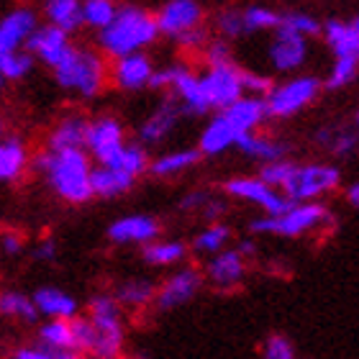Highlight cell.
I'll return each mask as SVG.
<instances>
[{"label": "cell", "instance_id": "18", "mask_svg": "<svg viewBox=\"0 0 359 359\" xmlns=\"http://www.w3.org/2000/svg\"><path fill=\"white\" fill-rule=\"evenodd\" d=\"M41 26L39 13L29 6H18L0 18V52L26 49L34 31Z\"/></svg>", "mask_w": 359, "mask_h": 359}, {"label": "cell", "instance_id": "38", "mask_svg": "<svg viewBox=\"0 0 359 359\" xmlns=\"http://www.w3.org/2000/svg\"><path fill=\"white\" fill-rule=\"evenodd\" d=\"M231 239V229L226 224H210L208 229H203L193 241V249L198 255H218L224 252L226 241Z\"/></svg>", "mask_w": 359, "mask_h": 359}, {"label": "cell", "instance_id": "47", "mask_svg": "<svg viewBox=\"0 0 359 359\" xmlns=\"http://www.w3.org/2000/svg\"><path fill=\"white\" fill-rule=\"evenodd\" d=\"M72 329H75L77 349L90 352V349H93V341H95V326H93V321H72Z\"/></svg>", "mask_w": 359, "mask_h": 359}, {"label": "cell", "instance_id": "51", "mask_svg": "<svg viewBox=\"0 0 359 359\" xmlns=\"http://www.w3.org/2000/svg\"><path fill=\"white\" fill-rule=\"evenodd\" d=\"M3 249H6V255H18L21 252V239L8 233V236H3Z\"/></svg>", "mask_w": 359, "mask_h": 359}, {"label": "cell", "instance_id": "53", "mask_svg": "<svg viewBox=\"0 0 359 359\" xmlns=\"http://www.w3.org/2000/svg\"><path fill=\"white\" fill-rule=\"evenodd\" d=\"M54 359H80V354H75V349H57Z\"/></svg>", "mask_w": 359, "mask_h": 359}, {"label": "cell", "instance_id": "22", "mask_svg": "<svg viewBox=\"0 0 359 359\" xmlns=\"http://www.w3.org/2000/svg\"><path fill=\"white\" fill-rule=\"evenodd\" d=\"M159 236L157 218L136 213V216H123L113 221L108 229V239L113 244H149Z\"/></svg>", "mask_w": 359, "mask_h": 359}, {"label": "cell", "instance_id": "5", "mask_svg": "<svg viewBox=\"0 0 359 359\" xmlns=\"http://www.w3.org/2000/svg\"><path fill=\"white\" fill-rule=\"evenodd\" d=\"M159 34L182 49V52H203L208 44L210 31L205 26V8L201 0H165L154 11Z\"/></svg>", "mask_w": 359, "mask_h": 359}, {"label": "cell", "instance_id": "6", "mask_svg": "<svg viewBox=\"0 0 359 359\" xmlns=\"http://www.w3.org/2000/svg\"><path fill=\"white\" fill-rule=\"evenodd\" d=\"M323 77L311 75V72H295V75H285L272 85L264 103H267L269 121H287L308 111L311 105L321 97L323 93Z\"/></svg>", "mask_w": 359, "mask_h": 359}, {"label": "cell", "instance_id": "1", "mask_svg": "<svg viewBox=\"0 0 359 359\" xmlns=\"http://www.w3.org/2000/svg\"><path fill=\"white\" fill-rule=\"evenodd\" d=\"M159 23L157 13H151L149 8L139 3H121L118 13L103 31L95 34V46L108 57H123V54L147 52L149 46L157 44Z\"/></svg>", "mask_w": 359, "mask_h": 359}, {"label": "cell", "instance_id": "44", "mask_svg": "<svg viewBox=\"0 0 359 359\" xmlns=\"http://www.w3.org/2000/svg\"><path fill=\"white\" fill-rule=\"evenodd\" d=\"M292 162L290 157L287 159H277V162H267V165H262V170H259V177L264 180V182H269L272 187H280L283 190L285 185V180L290 177L292 172Z\"/></svg>", "mask_w": 359, "mask_h": 359}, {"label": "cell", "instance_id": "2", "mask_svg": "<svg viewBox=\"0 0 359 359\" xmlns=\"http://www.w3.org/2000/svg\"><path fill=\"white\" fill-rule=\"evenodd\" d=\"M41 172L62 201L85 203L93 198V165L88 149H44L34 157Z\"/></svg>", "mask_w": 359, "mask_h": 359}, {"label": "cell", "instance_id": "19", "mask_svg": "<svg viewBox=\"0 0 359 359\" xmlns=\"http://www.w3.org/2000/svg\"><path fill=\"white\" fill-rule=\"evenodd\" d=\"M241 134L236 131L229 116L224 111H216L208 118V123L203 126L201 136H198V149L203 151V157H221L226 151L236 149Z\"/></svg>", "mask_w": 359, "mask_h": 359}, {"label": "cell", "instance_id": "50", "mask_svg": "<svg viewBox=\"0 0 359 359\" xmlns=\"http://www.w3.org/2000/svg\"><path fill=\"white\" fill-rule=\"evenodd\" d=\"M54 255H57V249H54L52 241H44V244H39L36 252H34V257H36V259H41V262H52Z\"/></svg>", "mask_w": 359, "mask_h": 359}, {"label": "cell", "instance_id": "8", "mask_svg": "<svg viewBox=\"0 0 359 359\" xmlns=\"http://www.w3.org/2000/svg\"><path fill=\"white\" fill-rule=\"evenodd\" d=\"M334 224L331 210L321 201H306V203H292L290 208L280 213V216H267L252 221V231L255 233H275V236H306L311 231H318L323 226Z\"/></svg>", "mask_w": 359, "mask_h": 359}, {"label": "cell", "instance_id": "29", "mask_svg": "<svg viewBox=\"0 0 359 359\" xmlns=\"http://www.w3.org/2000/svg\"><path fill=\"white\" fill-rule=\"evenodd\" d=\"M136 177L134 175L123 172L118 167L111 165H97L93 167V195H100V198H116V195H123L134 187Z\"/></svg>", "mask_w": 359, "mask_h": 359}, {"label": "cell", "instance_id": "42", "mask_svg": "<svg viewBox=\"0 0 359 359\" xmlns=\"http://www.w3.org/2000/svg\"><path fill=\"white\" fill-rule=\"evenodd\" d=\"M151 298H157V290L149 280H128L118 287V300L126 306H147Z\"/></svg>", "mask_w": 359, "mask_h": 359}, {"label": "cell", "instance_id": "28", "mask_svg": "<svg viewBox=\"0 0 359 359\" xmlns=\"http://www.w3.org/2000/svg\"><path fill=\"white\" fill-rule=\"evenodd\" d=\"M203 159V151L195 147V149H172L159 154L157 159H151L149 172L154 177H177V175L193 170L198 162Z\"/></svg>", "mask_w": 359, "mask_h": 359}, {"label": "cell", "instance_id": "43", "mask_svg": "<svg viewBox=\"0 0 359 359\" xmlns=\"http://www.w3.org/2000/svg\"><path fill=\"white\" fill-rule=\"evenodd\" d=\"M203 65H221V62H231L233 52H231V41L224 36H210L208 44L203 46L201 52Z\"/></svg>", "mask_w": 359, "mask_h": 359}, {"label": "cell", "instance_id": "24", "mask_svg": "<svg viewBox=\"0 0 359 359\" xmlns=\"http://www.w3.org/2000/svg\"><path fill=\"white\" fill-rule=\"evenodd\" d=\"M244 275H247V255H241V249H224L208 262V280L224 290L236 287Z\"/></svg>", "mask_w": 359, "mask_h": 359}, {"label": "cell", "instance_id": "14", "mask_svg": "<svg viewBox=\"0 0 359 359\" xmlns=\"http://www.w3.org/2000/svg\"><path fill=\"white\" fill-rule=\"evenodd\" d=\"M157 75V65L147 52L123 54L111 60V85L118 93H142L149 90Z\"/></svg>", "mask_w": 359, "mask_h": 359}, {"label": "cell", "instance_id": "40", "mask_svg": "<svg viewBox=\"0 0 359 359\" xmlns=\"http://www.w3.org/2000/svg\"><path fill=\"white\" fill-rule=\"evenodd\" d=\"M280 23L292 31H298V34H303L308 39H316L323 34V21L316 18L313 13H308V11H285Z\"/></svg>", "mask_w": 359, "mask_h": 359}, {"label": "cell", "instance_id": "26", "mask_svg": "<svg viewBox=\"0 0 359 359\" xmlns=\"http://www.w3.org/2000/svg\"><path fill=\"white\" fill-rule=\"evenodd\" d=\"M90 118L80 113H67L62 116L46 136V149H85Z\"/></svg>", "mask_w": 359, "mask_h": 359}, {"label": "cell", "instance_id": "35", "mask_svg": "<svg viewBox=\"0 0 359 359\" xmlns=\"http://www.w3.org/2000/svg\"><path fill=\"white\" fill-rule=\"evenodd\" d=\"M118 8V0H83V26L93 34L103 31L116 18Z\"/></svg>", "mask_w": 359, "mask_h": 359}, {"label": "cell", "instance_id": "46", "mask_svg": "<svg viewBox=\"0 0 359 359\" xmlns=\"http://www.w3.org/2000/svg\"><path fill=\"white\" fill-rule=\"evenodd\" d=\"M272 85H275V80L267 75V72H252V69H244V88H247L249 95H259L264 97L272 90Z\"/></svg>", "mask_w": 359, "mask_h": 359}, {"label": "cell", "instance_id": "48", "mask_svg": "<svg viewBox=\"0 0 359 359\" xmlns=\"http://www.w3.org/2000/svg\"><path fill=\"white\" fill-rule=\"evenodd\" d=\"M210 198H213V195L205 193V190H195V193H190V195H185V198H182L180 208H182V210H203L210 203Z\"/></svg>", "mask_w": 359, "mask_h": 359}, {"label": "cell", "instance_id": "27", "mask_svg": "<svg viewBox=\"0 0 359 359\" xmlns=\"http://www.w3.org/2000/svg\"><path fill=\"white\" fill-rule=\"evenodd\" d=\"M41 15L46 23L60 26L75 36L83 26V0H41Z\"/></svg>", "mask_w": 359, "mask_h": 359}, {"label": "cell", "instance_id": "11", "mask_svg": "<svg viewBox=\"0 0 359 359\" xmlns=\"http://www.w3.org/2000/svg\"><path fill=\"white\" fill-rule=\"evenodd\" d=\"M90 321L95 326V341L90 354L95 359H118L123 344V329H121L118 303L108 295L93 298L90 303Z\"/></svg>", "mask_w": 359, "mask_h": 359}, {"label": "cell", "instance_id": "3", "mask_svg": "<svg viewBox=\"0 0 359 359\" xmlns=\"http://www.w3.org/2000/svg\"><path fill=\"white\" fill-rule=\"evenodd\" d=\"M52 77L62 93L80 100H93L103 95L111 85V62L97 46L75 44L67 60L52 69Z\"/></svg>", "mask_w": 359, "mask_h": 359}, {"label": "cell", "instance_id": "52", "mask_svg": "<svg viewBox=\"0 0 359 359\" xmlns=\"http://www.w3.org/2000/svg\"><path fill=\"white\" fill-rule=\"evenodd\" d=\"M344 198H346V203H349L352 208H359V180H357V182H352L349 187H346Z\"/></svg>", "mask_w": 359, "mask_h": 359}, {"label": "cell", "instance_id": "30", "mask_svg": "<svg viewBox=\"0 0 359 359\" xmlns=\"http://www.w3.org/2000/svg\"><path fill=\"white\" fill-rule=\"evenodd\" d=\"M29 165L26 144L18 136H3L0 139V182L18 180Z\"/></svg>", "mask_w": 359, "mask_h": 359}, {"label": "cell", "instance_id": "23", "mask_svg": "<svg viewBox=\"0 0 359 359\" xmlns=\"http://www.w3.org/2000/svg\"><path fill=\"white\" fill-rule=\"evenodd\" d=\"M224 113L229 116L236 131L241 136L244 134H252V131H259L269 121V111H267V103H264V97L259 95H241L236 103H231L229 108H224Z\"/></svg>", "mask_w": 359, "mask_h": 359}, {"label": "cell", "instance_id": "55", "mask_svg": "<svg viewBox=\"0 0 359 359\" xmlns=\"http://www.w3.org/2000/svg\"><path fill=\"white\" fill-rule=\"evenodd\" d=\"M8 85H11V83H8V80H6V77H3V75H0V90H6V88H8Z\"/></svg>", "mask_w": 359, "mask_h": 359}, {"label": "cell", "instance_id": "49", "mask_svg": "<svg viewBox=\"0 0 359 359\" xmlns=\"http://www.w3.org/2000/svg\"><path fill=\"white\" fill-rule=\"evenodd\" d=\"M54 346H49V344H41L39 346H34V349H18V354H15V359H54Z\"/></svg>", "mask_w": 359, "mask_h": 359}, {"label": "cell", "instance_id": "4", "mask_svg": "<svg viewBox=\"0 0 359 359\" xmlns=\"http://www.w3.org/2000/svg\"><path fill=\"white\" fill-rule=\"evenodd\" d=\"M323 44L331 52V67L323 77L329 93L344 90L359 77V13L352 18L323 21Z\"/></svg>", "mask_w": 359, "mask_h": 359}, {"label": "cell", "instance_id": "17", "mask_svg": "<svg viewBox=\"0 0 359 359\" xmlns=\"http://www.w3.org/2000/svg\"><path fill=\"white\" fill-rule=\"evenodd\" d=\"M182 116H185L182 105H180L172 95H165L154 105V111H151L149 116L139 123V128H136L139 142H142L144 147H157V144H162L167 136L177 128Z\"/></svg>", "mask_w": 359, "mask_h": 359}, {"label": "cell", "instance_id": "12", "mask_svg": "<svg viewBox=\"0 0 359 359\" xmlns=\"http://www.w3.org/2000/svg\"><path fill=\"white\" fill-rule=\"evenodd\" d=\"M201 77L213 111H224L231 103H236L241 95H247V88H244V67H239L236 60L221 62V65H205Z\"/></svg>", "mask_w": 359, "mask_h": 359}, {"label": "cell", "instance_id": "9", "mask_svg": "<svg viewBox=\"0 0 359 359\" xmlns=\"http://www.w3.org/2000/svg\"><path fill=\"white\" fill-rule=\"evenodd\" d=\"M341 185V170L331 162H295L283 193L295 203L321 201Z\"/></svg>", "mask_w": 359, "mask_h": 359}, {"label": "cell", "instance_id": "54", "mask_svg": "<svg viewBox=\"0 0 359 359\" xmlns=\"http://www.w3.org/2000/svg\"><path fill=\"white\" fill-rule=\"evenodd\" d=\"M3 134H6V121H3V116H0V139H3Z\"/></svg>", "mask_w": 359, "mask_h": 359}, {"label": "cell", "instance_id": "36", "mask_svg": "<svg viewBox=\"0 0 359 359\" xmlns=\"http://www.w3.org/2000/svg\"><path fill=\"white\" fill-rule=\"evenodd\" d=\"M213 34L224 36L229 41H239L247 39V29H244V18H241V8H221L213 13Z\"/></svg>", "mask_w": 359, "mask_h": 359}, {"label": "cell", "instance_id": "56", "mask_svg": "<svg viewBox=\"0 0 359 359\" xmlns=\"http://www.w3.org/2000/svg\"><path fill=\"white\" fill-rule=\"evenodd\" d=\"M354 126L359 128V108H357V113H354Z\"/></svg>", "mask_w": 359, "mask_h": 359}, {"label": "cell", "instance_id": "7", "mask_svg": "<svg viewBox=\"0 0 359 359\" xmlns=\"http://www.w3.org/2000/svg\"><path fill=\"white\" fill-rule=\"evenodd\" d=\"M151 90H165L167 95H172L182 105L185 116H205L213 111L203 88L201 72H195L187 62H170L157 67Z\"/></svg>", "mask_w": 359, "mask_h": 359}, {"label": "cell", "instance_id": "16", "mask_svg": "<svg viewBox=\"0 0 359 359\" xmlns=\"http://www.w3.org/2000/svg\"><path fill=\"white\" fill-rule=\"evenodd\" d=\"M36 62H41L49 72L57 69L62 62L67 60L69 52L75 49V41H72V34L60 26H52V23H41L36 31H34V36L29 39V46H26Z\"/></svg>", "mask_w": 359, "mask_h": 359}, {"label": "cell", "instance_id": "37", "mask_svg": "<svg viewBox=\"0 0 359 359\" xmlns=\"http://www.w3.org/2000/svg\"><path fill=\"white\" fill-rule=\"evenodd\" d=\"M187 255L182 241H149L144 244V259L149 264H177Z\"/></svg>", "mask_w": 359, "mask_h": 359}, {"label": "cell", "instance_id": "33", "mask_svg": "<svg viewBox=\"0 0 359 359\" xmlns=\"http://www.w3.org/2000/svg\"><path fill=\"white\" fill-rule=\"evenodd\" d=\"M36 57L29 49H15V52H0V75L8 83H21L34 72Z\"/></svg>", "mask_w": 359, "mask_h": 359}, {"label": "cell", "instance_id": "34", "mask_svg": "<svg viewBox=\"0 0 359 359\" xmlns=\"http://www.w3.org/2000/svg\"><path fill=\"white\" fill-rule=\"evenodd\" d=\"M34 303H36V308L41 313L54 316V318H69V316H75V311H77L75 298H69L67 292L54 290V287H41V290L34 295Z\"/></svg>", "mask_w": 359, "mask_h": 359}, {"label": "cell", "instance_id": "45", "mask_svg": "<svg viewBox=\"0 0 359 359\" xmlns=\"http://www.w3.org/2000/svg\"><path fill=\"white\" fill-rule=\"evenodd\" d=\"M262 359H295V349H292L290 339L283 334H272L264 341V357Z\"/></svg>", "mask_w": 359, "mask_h": 359}, {"label": "cell", "instance_id": "41", "mask_svg": "<svg viewBox=\"0 0 359 359\" xmlns=\"http://www.w3.org/2000/svg\"><path fill=\"white\" fill-rule=\"evenodd\" d=\"M0 313L3 316H18L23 321H36L39 308L34 300H29L26 295L18 292H3L0 295Z\"/></svg>", "mask_w": 359, "mask_h": 359}, {"label": "cell", "instance_id": "31", "mask_svg": "<svg viewBox=\"0 0 359 359\" xmlns=\"http://www.w3.org/2000/svg\"><path fill=\"white\" fill-rule=\"evenodd\" d=\"M241 18H244L247 36H257V34H272L283 21V13L264 3H252L241 8Z\"/></svg>", "mask_w": 359, "mask_h": 359}, {"label": "cell", "instance_id": "10", "mask_svg": "<svg viewBox=\"0 0 359 359\" xmlns=\"http://www.w3.org/2000/svg\"><path fill=\"white\" fill-rule=\"evenodd\" d=\"M264 57H267V67L275 75L285 77V75L303 72V67L311 60V39L280 23L269 34L267 46H264Z\"/></svg>", "mask_w": 359, "mask_h": 359}, {"label": "cell", "instance_id": "39", "mask_svg": "<svg viewBox=\"0 0 359 359\" xmlns=\"http://www.w3.org/2000/svg\"><path fill=\"white\" fill-rule=\"evenodd\" d=\"M39 334H41V341L54 346V349H77L72 321H62V318H57V321L41 326Z\"/></svg>", "mask_w": 359, "mask_h": 359}, {"label": "cell", "instance_id": "21", "mask_svg": "<svg viewBox=\"0 0 359 359\" xmlns=\"http://www.w3.org/2000/svg\"><path fill=\"white\" fill-rule=\"evenodd\" d=\"M313 144L337 159H349L359 151V128L346 123H326L316 128Z\"/></svg>", "mask_w": 359, "mask_h": 359}, {"label": "cell", "instance_id": "32", "mask_svg": "<svg viewBox=\"0 0 359 359\" xmlns=\"http://www.w3.org/2000/svg\"><path fill=\"white\" fill-rule=\"evenodd\" d=\"M103 165L118 167V170L134 175V177H142L144 172H149L151 159H149V154H147V147H144L142 142H134V144L126 142L123 147H121L118 154H116L111 162H103Z\"/></svg>", "mask_w": 359, "mask_h": 359}, {"label": "cell", "instance_id": "20", "mask_svg": "<svg viewBox=\"0 0 359 359\" xmlns=\"http://www.w3.org/2000/svg\"><path fill=\"white\" fill-rule=\"evenodd\" d=\"M236 151L244 154L247 159H255L259 165H267V162H277V159H287L290 157V144L280 139V136L264 134L262 128L259 131H252V134H244L236 144Z\"/></svg>", "mask_w": 359, "mask_h": 359}, {"label": "cell", "instance_id": "25", "mask_svg": "<svg viewBox=\"0 0 359 359\" xmlns=\"http://www.w3.org/2000/svg\"><path fill=\"white\" fill-rule=\"evenodd\" d=\"M203 277L198 269H182L177 275H172L165 283V287L157 292V308L159 311H172L177 306H185L187 300L193 298L195 292L201 290Z\"/></svg>", "mask_w": 359, "mask_h": 359}, {"label": "cell", "instance_id": "13", "mask_svg": "<svg viewBox=\"0 0 359 359\" xmlns=\"http://www.w3.org/2000/svg\"><path fill=\"white\" fill-rule=\"evenodd\" d=\"M224 193L236 198V201L252 203L257 208H262L267 216H280L290 208L292 203L280 187H272L269 182H264L259 175L257 177H231L224 182Z\"/></svg>", "mask_w": 359, "mask_h": 359}, {"label": "cell", "instance_id": "15", "mask_svg": "<svg viewBox=\"0 0 359 359\" xmlns=\"http://www.w3.org/2000/svg\"><path fill=\"white\" fill-rule=\"evenodd\" d=\"M126 144V128L116 116H95L88 123V139H85V149L90 151V157L95 159L97 165L111 162L121 151V147Z\"/></svg>", "mask_w": 359, "mask_h": 359}]
</instances>
